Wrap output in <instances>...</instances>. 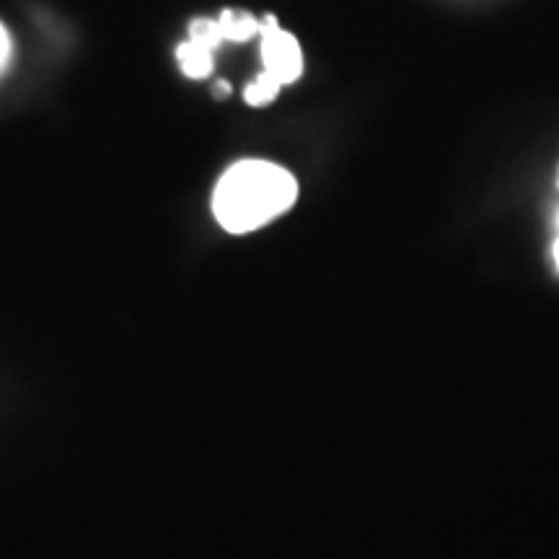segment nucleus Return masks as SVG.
Here are the masks:
<instances>
[{
  "label": "nucleus",
  "mask_w": 559,
  "mask_h": 559,
  "mask_svg": "<svg viewBox=\"0 0 559 559\" xmlns=\"http://www.w3.org/2000/svg\"><path fill=\"white\" fill-rule=\"evenodd\" d=\"M190 41H198V45L207 47V50H218L223 45V32L218 26V19H194L190 26Z\"/></svg>",
  "instance_id": "423d86ee"
},
{
  "label": "nucleus",
  "mask_w": 559,
  "mask_h": 559,
  "mask_svg": "<svg viewBox=\"0 0 559 559\" xmlns=\"http://www.w3.org/2000/svg\"><path fill=\"white\" fill-rule=\"evenodd\" d=\"M280 83L272 79V75H267L262 70L260 75H257L254 83H249L247 91H243V99H247L251 107H264V104H270L275 96L280 94Z\"/></svg>",
  "instance_id": "39448f33"
},
{
  "label": "nucleus",
  "mask_w": 559,
  "mask_h": 559,
  "mask_svg": "<svg viewBox=\"0 0 559 559\" xmlns=\"http://www.w3.org/2000/svg\"><path fill=\"white\" fill-rule=\"evenodd\" d=\"M9 52H11L9 34H5L3 24H0V68H3V66H5V60H9Z\"/></svg>",
  "instance_id": "0eeeda50"
},
{
  "label": "nucleus",
  "mask_w": 559,
  "mask_h": 559,
  "mask_svg": "<svg viewBox=\"0 0 559 559\" xmlns=\"http://www.w3.org/2000/svg\"><path fill=\"white\" fill-rule=\"evenodd\" d=\"M260 34L264 73L272 75L280 86L298 81L300 73H304V52H300L296 37L280 29L275 16L260 21Z\"/></svg>",
  "instance_id": "f03ea898"
},
{
  "label": "nucleus",
  "mask_w": 559,
  "mask_h": 559,
  "mask_svg": "<svg viewBox=\"0 0 559 559\" xmlns=\"http://www.w3.org/2000/svg\"><path fill=\"white\" fill-rule=\"evenodd\" d=\"M215 94H218V96H223V94H226V96H228V94H230V86H228V83H226V81H221V83H218V86H215Z\"/></svg>",
  "instance_id": "6e6552de"
},
{
  "label": "nucleus",
  "mask_w": 559,
  "mask_h": 559,
  "mask_svg": "<svg viewBox=\"0 0 559 559\" xmlns=\"http://www.w3.org/2000/svg\"><path fill=\"white\" fill-rule=\"evenodd\" d=\"M177 60L181 73L190 79H207L213 73V50L198 45V41H181L177 47Z\"/></svg>",
  "instance_id": "7ed1b4c3"
},
{
  "label": "nucleus",
  "mask_w": 559,
  "mask_h": 559,
  "mask_svg": "<svg viewBox=\"0 0 559 559\" xmlns=\"http://www.w3.org/2000/svg\"><path fill=\"white\" fill-rule=\"evenodd\" d=\"M298 185L290 171L270 160H241L223 174L213 194V213L228 234H249L293 207Z\"/></svg>",
  "instance_id": "f257e3e1"
},
{
  "label": "nucleus",
  "mask_w": 559,
  "mask_h": 559,
  "mask_svg": "<svg viewBox=\"0 0 559 559\" xmlns=\"http://www.w3.org/2000/svg\"><path fill=\"white\" fill-rule=\"evenodd\" d=\"M218 26L226 41H247L260 34V21L247 11H223L218 16Z\"/></svg>",
  "instance_id": "20e7f679"
},
{
  "label": "nucleus",
  "mask_w": 559,
  "mask_h": 559,
  "mask_svg": "<svg viewBox=\"0 0 559 559\" xmlns=\"http://www.w3.org/2000/svg\"><path fill=\"white\" fill-rule=\"evenodd\" d=\"M557 226H559V215H557ZM555 262H557V267H559V239L555 241Z\"/></svg>",
  "instance_id": "1a4fd4ad"
}]
</instances>
